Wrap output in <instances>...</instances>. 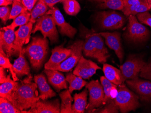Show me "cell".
Listing matches in <instances>:
<instances>
[{
	"label": "cell",
	"instance_id": "6da1fadb",
	"mask_svg": "<svg viewBox=\"0 0 151 113\" xmlns=\"http://www.w3.org/2000/svg\"><path fill=\"white\" fill-rule=\"evenodd\" d=\"M32 80V76L29 75L23 80L17 82L7 99L21 111L28 110L40 99L36 93L38 86Z\"/></svg>",
	"mask_w": 151,
	"mask_h": 113
},
{
	"label": "cell",
	"instance_id": "7a4b0ae2",
	"mask_svg": "<svg viewBox=\"0 0 151 113\" xmlns=\"http://www.w3.org/2000/svg\"><path fill=\"white\" fill-rule=\"evenodd\" d=\"M79 29L80 36L83 39L84 55L95 58L102 64L106 62L109 55L101 35L93 28L89 29L83 25L80 26Z\"/></svg>",
	"mask_w": 151,
	"mask_h": 113
},
{
	"label": "cell",
	"instance_id": "3957f363",
	"mask_svg": "<svg viewBox=\"0 0 151 113\" xmlns=\"http://www.w3.org/2000/svg\"><path fill=\"white\" fill-rule=\"evenodd\" d=\"M24 54L28 57L32 68L38 70L42 67L48 50V41L47 38L34 37L32 41L25 48Z\"/></svg>",
	"mask_w": 151,
	"mask_h": 113
},
{
	"label": "cell",
	"instance_id": "277c9868",
	"mask_svg": "<svg viewBox=\"0 0 151 113\" xmlns=\"http://www.w3.org/2000/svg\"><path fill=\"white\" fill-rule=\"evenodd\" d=\"M118 94L114 99L121 113L135 111L141 106L139 97L135 93L129 89L124 83L119 86Z\"/></svg>",
	"mask_w": 151,
	"mask_h": 113
},
{
	"label": "cell",
	"instance_id": "5b68a950",
	"mask_svg": "<svg viewBox=\"0 0 151 113\" xmlns=\"http://www.w3.org/2000/svg\"><path fill=\"white\" fill-rule=\"evenodd\" d=\"M149 35V30L138 21L136 16H128V24L123 35L126 40L133 43H143L147 40Z\"/></svg>",
	"mask_w": 151,
	"mask_h": 113
},
{
	"label": "cell",
	"instance_id": "8992f818",
	"mask_svg": "<svg viewBox=\"0 0 151 113\" xmlns=\"http://www.w3.org/2000/svg\"><path fill=\"white\" fill-rule=\"evenodd\" d=\"M96 19L101 28L105 30L120 29L126 22V16L115 10L99 12Z\"/></svg>",
	"mask_w": 151,
	"mask_h": 113
},
{
	"label": "cell",
	"instance_id": "52a82bcc",
	"mask_svg": "<svg viewBox=\"0 0 151 113\" xmlns=\"http://www.w3.org/2000/svg\"><path fill=\"white\" fill-rule=\"evenodd\" d=\"M56 25L53 17L51 15L45 14L37 19L32 33H35L37 31H40L44 38H48L52 43H56L58 38Z\"/></svg>",
	"mask_w": 151,
	"mask_h": 113
},
{
	"label": "cell",
	"instance_id": "ba28073f",
	"mask_svg": "<svg viewBox=\"0 0 151 113\" xmlns=\"http://www.w3.org/2000/svg\"><path fill=\"white\" fill-rule=\"evenodd\" d=\"M86 86L89 93V102L86 106V112L93 113L95 109L103 106L105 97L104 89L98 80L91 81Z\"/></svg>",
	"mask_w": 151,
	"mask_h": 113
},
{
	"label": "cell",
	"instance_id": "9c48e42d",
	"mask_svg": "<svg viewBox=\"0 0 151 113\" xmlns=\"http://www.w3.org/2000/svg\"><path fill=\"white\" fill-rule=\"evenodd\" d=\"M83 40H78L68 47L71 49V53L67 59L58 66L50 70H57L60 72H68L77 65L82 55Z\"/></svg>",
	"mask_w": 151,
	"mask_h": 113
},
{
	"label": "cell",
	"instance_id": "30bf717a",
	"mask_svg": "<svg viewBox=\"0 0 151 113\" xmlns=\"http://www.w3.org/2000/svg\"><path fill=\"white\" fill-rule=\"evenodd\" d=\"M146 63L139 55H129L126 62L119 66L124 81L139 77V74Z\"/></svg>",
	"mask_w": 151,
	"mask_h": 113
},
{
	"label": "cell",
	"instance_id": "8fae6325",
	"mask_svg": "<svg viewBox=\"0 0 151 113\" xmlns=\"http://www.w3.org/2000/svg\"><path fill=\"white\" fill-rule=\"evenodd\" d=\"M127 85L142 102H151V82L139 77L126 81Z\"/></svg>",
	"mask_w": 151,
	"mask_h": 113
},
{
	"label": "cell",
	"instance_id": "7c38bea8",
	"mask_svg": "<svg viewBox=\"0 0 151 113\" xmlns=\"http://www.w3.org/2000/svg\"><path fill=\"white\" fill-rule=\"evenodd\" d=\"M46 15H51L53 17L56 24L58 26L61 34L73 38L77 33V29L73 27L65 21L63 15L57 7H52L46 13Z\"/></svg>",
	"mask_w": 151,
	"mask_h": 113
},
{
	"label": "cell",
	"instance_id": "4fadbf2b",
	"mask_svg": "<svg viewBox=\"0 0 151 113\" xmlns=\"http://www.w3.org/2000/svg\"><path fill=\"white\" fill-rule=\"evenodd\" d=\"M105 39L106 44L109 48L114 50L120 63L123 62L124 52L121 42V34L117 31L101 32L99 33Z\"/></svg>",
	"mask_w": 151,
	"mask_h": 113
},
{
	"label": "cell",
	"instance_id": "5bb4252c",
	"mask_svg": "<svg viewBox=\"0 0 151 113\" xmlns=\"http://www.w3.org/2000/svg\"><path fill=\"white\" fill-rule=\"evenodd\" d=\"M101 69L97 64L82 56L73 71V74L83 79H89L96 74L97 70Z\"/></svg>",
	"mask_w": 151,
	"mask_h": 113
},
{
	"label": "cell",
	"instance_id": "9a60e30c",
	"mask_svg": "<svg viewBox=\"0 0 151 113\" xmlns=\"http://www.w3.org/2000/svg\"><path fill=\"white\" fill-rule=\"evenodd\" d=\"M60 104L59 99L47 101L41 99L35 105L27 110H24V113H60Z\"/></svg>",
	"mask_w": 151,
	"mask_h": 113
},
{
	"label": "cell",
	"instance_id": "2e32d148",
	"mask_svg": "<svg viewBox=\"0 0 151 113\" xmlns=\"http://www.w3.org/2000/svg\"><path fill=\"white\" fill-rule=\"evenodd\" d=\"M33 24V23L29 22L25 25L20 26L15 32L14 50L17 55H19L20 51L23 49V45L29 42L30 35L32 33Z\"/></svg>",
	"mask_w": 151,
	"mask_h": 113
},
{
	"label": "cell",
	"instance_id": "e0dca14e",
	"mask_svg": "<svg viewBox=\"0 0 151 113\" xmlns=\"http://www.w3.org/2000/svg\"><path fill=\"white\" fill-rule=\"evenodd\" d=\"M15 32L12 29L4 27L1 28L0 32V47L3 49L8 57L15 55L14 41Z\"/></svg>",
	"mask_w": 151,
	"mask_h": 113
},
{
	"label": "cell",
	"instance_id": "ac0fdd59",
	"mask_svg": "<svg viewBox=\"0 0 151 113\" xmlns=\"http://www.w3.org/2000/svg\"><path fill=\"white\" fill-rule=\"evenodd\" d=\"M71 53V49L63 48V45L56 46L52 50V55L49 61L45 64V70H50L62 63Z\"/></svg>",
	"mask_w": 151,
	"mask_h": 113
},
{
	"label": "cell",
	"instance_id": "d6986e66",
	"mask_svg": "<svg viewBox=\"0 0 151 113\" xmlns=\"http://www.w3.org/2000/svg\"><path fill=\"white\" fill-rule=\"evenodd\" d=\"M49 83L57 92L68 88L66 78L62 73L57 70H45Z\"/></svg>",
	"mask_w": 151,
	"mask_h": 113
},
{
	"label": "cell",
	"instance_id": "ffe728a7",
	"mask_svg": "<svg viewBox=\"0 0 151 113\" xmlns=\"http://www.w3.org/2000/svg\"><path fill=\"white\" fill-rule=\"evenodd\" d=\"M34 81L37 84L39 88L40 99H47L56 96V93L50 87L46 78L43 74L35 75Z\"/></svg>",
	"mask_w": 151,
	"mask_h": 113
},
{
	"label": "cell",
	"instance_id": "44dd1931",
	"mask_svg": "<svg viewBox=\"0 0 151 113\" xmlns=\"http://www.w3.org/2000/svg\"><path fill=\"white\" fill-rule=\"evenodd\" d=\"M103 71L105 76L115 85L117 86L124 83V80L121 70L107 64H104Z\"/></svg>",
	"mask_w": 151,
	"mask_h": 113
},
{
	"label": "cell",
	"instance_id": "7402d4cb",
	"mask_svg": "<svg viewBox=\"0 0 151 113\" xmlns=\"http://www.w3.org/2000/svg\"><path fill=\"white\" fill-rule=\"evenodd\" d=\"M24 54V50L23 48L19 53L18 58L15 60L13 65L14 71L19 77L30 75V68Z\"/></svg>",
	"mask_w": 151,
	"mask_h": 113
},
{
	"label": "cell",
	"instance_id": "603a6c76",
	"mask_svg": "<svg viewBox=\"0 0 151 113\" xmlns=\"http://www.w3.org/2000/svg\"><path fill=\"white\" fill-rule=\"evenodd\" d=\"M88 90L86 87L83 91L74 95V104L72 105L73 113H83L86 109L87 103Z\"/></svg>",
	"mask_w": 151,
	"mask_h": 113
},
{
	"label": "cell",
	"instance_id": "cb8c5ba5",
	"mask_svg": "<svg viewBox=\"0 0 151 113\" xmlns=\"http://www.w3.org/2000/svg\"><path fill=\"white\" fill-rule=\"evenodd\" d=\"M97 4L101 9H109L115 11H123L124 5L123 0H89Z\"/></svg>",
	"mask_w": 151,
	"mask_h": 113
},
{
	"label": "cell",
	"instance_id": "d4e9b609",
	"mask_svg": "<svg viewBox=\"0 0 151 113\" xmlns=\"http://www.w3.org/2000/svg\"><path fill=\"white\" fill-rule=\"evenodd\" d=\"M66 81L69 83V90L71 93L75 90H80L84 86H86L87 82L81 77L69 72L66 75Z\"/></svg>",
	"mask_w": 151,
	"mask_h": 113
},
{
	"label": "cell",
	"instance_id": "484cf974",
	"mask_svg": "<svg viewBox=\"0 0 151 113\" xmlns=\"http://www.w3.org/2000/svg\"><path fill=\"white\" fill-rule=\"evenodd\" d=\"M69 89L61 92L59 96L61 99L60 113H73L72 103L73 101Z\"/></svg>",
	"mask_w": 151,
	"mask_h": 113
},
{
	"label": "cell",
	"instance_id": "4316f807",
	"mask_svg": "<svg viewBox=\"0 0 151 113\" xmlns=\"http://www.w3.org/2000/svg\"><path fill=\"white\" fill-rule=\"evenodd\" d=\"M151 8L148 5V2L140 3L132 5L129 7L124 8L122 12L126 16L131 15L136 16L137 14L151 10Z\"/></svg>",
	"mask_w": 151,
	"mask_h": 113
},
{
	"label": "cell",
	"instance_id": "83f0119b",
	"mask_svg": "<svg viewBox=\"0 0 151 113\" xmlns=\"http://www.w3.org/2000/svg\"><path fill=\"white\" fill-rule=\"evenodd\" d=\"M48 7L43 0H39L30 12L31 17L29 22L33 23H35L38 17L45 15L48 10Z\"/></svg>",
	"mask_w": 151,
	"mask_h": 113
},
{
	"label": "cell",
	"instance_id": "f1b7e54d",
	"mask_svg": "<svg viewBox=\"0 0 151 113\" xmlns=\"http://www.w3.org/2000/svg\"><path fill=\"white\" fill-rule=\"evenodd\" d=\"M28 10H26L23 12L22 14L13 19V21L10 25L5 27V28L15 30V28L17 27H20L28 23L31 17V13Z\"/></svg>",
	"mask_w": 151,
	"mask_h": 113
},
{
	"label": "cell",
	"instance_id": "f546056e",
	"mask_svg": "<svg viewBox=\"0 0 151 113\" xmlns=\"http://www.w3.org/2000/svg\"><path fill=\"white\" fill-rule=\"evenodd\" d=\"M62 3L65 12L69 16H77L80 11V5L76 0H65Z\"/></svg>",
	"mask_w": 151,
	"mask_h": 113
},
{
	"label": "cell",
	"instance_id": "4dcf8cb0",
	"mask_svg": "<svg viewBox=\"0 0 151 113\" xmlns=\"http://www.w3.org/2000/svg\"><path fill=\"white\" fill-rule=\"evenodd\" d=\"M0 66L4 69H9L12 77L13 80L15 81H19L18 77L14 71L13 65L10 62L8 56L2 48L0 47Z\"/></svg>",
	"mask_w": 151,
	"mask_h": 113
},
{
	"label": "cell",
	"instance_id": "1f68e13d",
	"mask_svg": "<svg viewBox=\"0 0 151 113\" xmlns=\"http://www.w3.org/2000/svg\"><path fill=\"white\" fill-rule=\"evenodd\" d=\"M0 113H20L22 111L5 98H0Z\"/></svg>",
	"mask_w": 151,
	"mask_h": 113
},
{
	"label": "cell",
	"instance_id": "d6a6232c",
	"mask_svg": "<svg viewBox=\"0 0 151 113\" xmlns=\"http://www.w3.org/2000/svg\"><path fill=\"white\" fill-rule=\"evenodd\" d=\"M17 81L11 79L7 82L1 83L0 85V97L8 99L15 88Z\"/></svg>",
	"mask_w": 151,
	"mask_h": 113
},
{
	"label": "cell",
	"instance_id": "836d02e7",
	"mask_svg": "<svg viewBox=\"0 0 151 113\" xmlns=\"http://www.w3.org/2000/svg\"><path fill=\"white\" fill-rule=\"evenodd\" d=\"M101 79V84L102 85L103 89H104V93H105V99L103 102V105H105L108 102L112 100L110 96V92L112 87L115 86V84L111 82L105 76H101L100 77ZM117 86V85H116Z\"/></svg>",
	"mask_w": 151,
	"mask_h": 113
},
{
	"label": "cell",
	"instance_id": "e575fe53",
	"mask_svg": "<svg viewBox=\"0 0 151 113\" xmlns=\"http://www.w3.org/2000/svg\"><path fill=\"white\" fill-rule=\"evenodd\" d=\"M93 113H119V109L115 104L114 99H112L108 102L105 105L95 109Z\"/></svg>",
	"mask_w": 151,
	"mask_h": 113
},
{
	"label": "cell",
	"instance_id": "d590c367",
	"mask_svg": "<svg viewBox=\"0 0 151 113\" xmlns=\"http://www.w3.org/2000/svg\"><path fill=\"white\" fill-rule=\"evenodd\" d=\"M27 10L26 7L22 4V2L18 1H14L11 10L10 19H14L18 16L22 14L23 12Z\"/></svg>",
	"mask_w": 151,
	"mask_h": 113
},
{
	"label": "cell",
	"instance_id": "8d00e7d4",
	"mask_svg": "<svg viewBox=\"0 0 151 113\" xmlns=\"http://www.w3.org/2000/svg\"><path fill=\"white\" fill-rule=\"evenodd\" d=\"M136 16L141 23L151 27V15L148 11L139 13Z\"/></svg>",
	"mask_w": 151,
	"mask_h": 113
},
{
	"label": "cell",
	"instance_id": "74e56055",
	"mask_svg": "<svg viewBox=\"0 0 151 113\" xmlns=\"http://www.w3.org/2000/svg\"><path fill=\"white\" fill-rule=\"evenodd\" d=\"M139 76L146 79L151 80V61L146 63L142 69Z\"/></svg>",
	"mask_w": 151,
	"mask_h": 113
},
{
	"label": "cell",
	"instance_id": "f35d334b",
	"mask_svg": "<svg viewBox=\"0 0 151 113\" xmlns=\"http://www.w3.org/2000/svg\"><path fill=\"white\" fill-rule=\"evenodd\" d=\"M11 10L7 6H2L0 7V18L4 23L10 19Z\"/></svg>",
	"mask_w": 151,
	"mask_h": 113
},
{
	"label": "cell",
	"instance_id": "ab89813d",
	"mask_svg": "<svg viewBox=\"0 0 151 113\" xmlns=\"http://www.w3.org/2000/svg\"><path fill=\"white\" fill-rule=\"evenodd\" d=\"M22 3L29 11H31L38 0H21Z\"/></svg>",
	"mask_w": 151,
	"mask_h": 113
},
{
	"label": "cell",
	"instance_id": "60d3db41",
	"mask_svg": "<svg viewBox=\"0 0 151 113\" xmlns=\"http://www.w3.org/2000/svg\"><path fill=\"white\" fill-rule=\"evenodd\" d=\"M123 1L124 5V8H126L138 3L147 2V0H123Z\"/></svg>",
	"mask_w": 151,
	"mask_h": 113
},
{
	"label": "cell",
	"instance_id": "b9f144b4",
	"mask_svg": "<svg viewBox=\"0 0 151 113\" xmlns=\"http://www.w3.org/2000/svg\"><path fill=\"white\" fill-rule=\"evenodd\" d=\"M11 78L10 75L6 76L5 74L4 68L2 67H0V83H4V82H7L11 80Z\"/></svg>",
	"mask_w": 151,
	"mask_h": 113
},
{
	"label": "cell",
	"instance_id": "7bdbcfd3",
	"mask_svg": "<svg viewBox=\"0 0 151 113\" xmlns=\"http://www.w3.org/2000/svg\"><path fill=\"white\" fill-rule=\"evenodd\" d=\"M49 7L52 8L53 6L58 2H63L65 0H43Z\"/></svg>",
	"mask_w": 151,
	"mask_h": 113
},
{
	"label": "cell",
	"instance_id": "ee69618b",
	"mask_svg": "<svg viewBox=\"0 0 151 113\" xmlns=\"http://www.w3.org/2000/svg\"><path fill=\"white\" fill-rule=\"evenodd\" d=\"M117 86H113L111 88L110 92V96L111 99H114L116 97H117L118 94V89H117Z\"/></svg>",
	"mask_w": 151,
	"mask_h": 113
},
{
	"label": "cell",
	"instance_id": "f6af8a7d",
	"mask_svg": "<svg viewBox=\"0 0 151 113\" xmlns=\"http://www.w3.org/2000/svg\"><path fill=\"white\" fill-rule=\"evenodd\" d=\"M13 1L9 0H0V5L1 6H7L8 5L12 4Z\"/></svg>",
	"mask_w": 151,
	"mask_h": 113
},
{
	"label": "cell",
	"instance_id": "bcb514c9",
	"mask_svg": "<svg viewBox=\"0 0 151 113\" xmlns=\"http://www.w3.org/2000/svg\"><path fill=\"white\" fill-rule=\"evenodd\" d=\"M147 2H148V5L151 9V0H147Z\"/></svg>",
	"mask_w": 151,
	"mask_h": 113
},
{
	"label": "cell",
	"instance_id": "7dc6e473",
	"mask_svg": "<svg viewBox=\"0 0 151 113\" xmlns=\"http://www.w3.org/2000/svg\"><path fill=\"white\" fill-rule=\"evenodd\" d=\"M9 1H18L19 2H22V1L21 0H9Z\"/></svg>",
	"mask_w": 151,
	"mask_h": 113
},
{
	"label": "cell",
	"instance_id": "c3c4849f",
	"mask_svg": "<svg viewBox=\"0 0 151 113\" xmlns=\"http://www.w3.org/2000/svg\"></svg>",
	"mask_w": 151,
	"mask_h": 113
}]
</instances>
